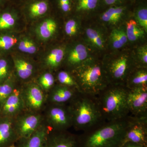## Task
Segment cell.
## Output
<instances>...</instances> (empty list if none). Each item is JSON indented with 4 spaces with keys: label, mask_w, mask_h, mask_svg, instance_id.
Wrapping results in <instances>:
<instances>
[{
    "label": "cell",
    "mask_w": 147,
    "mask_h": 147,
    "mask_svg": "<svg viewBox=\"0 0 147 147\" xmlns=\"http://www.w3.org/2000/svg\"><path fill=\"white\" fill-rule=\"evenodd\" d=\"M127 142L147 147V117H136L127 130L123 144Z\"/></svg>",
    "instance_id": "30bf717a"
},
{
    "label": "cell",
    "mask_w": 147,
    "mask_h": 147,
    "mask_svg": "<svg viewBox=\"0 0 147 147\" xmlns=\"http://www.w3.org/2000/svg\"><path fill=\"white\" fill-rule=\"evenodd\" d=\"M16 23V18L12 13L5 12L0 16V30L11 28Z\"/></svg>",
    "instance_id": "f546056e"
},
{
    "label": "cell",
    "mask_w": 147,
    "mask_h": 147,
    "mask_svg": "<svg viewBox=\"0 0 147 147\" xmlns=\"http://www.w3.org/2000/svg\"><path fill=\"white\" fill-rule=\"evenodd\" d=\"M10 77V66L8 61L5 59H0V84Z\"/></svg>",
    "instance_id": "1f68e13d"
},
{
    "label": "cell",
    "mask_w": 147,
    "mask_h": 147,
    "mask_svg": "<svg viewBox=\"0 0 147 147\" xmlns=\"http://www.w3.org/2000/svg\"><path fill=\"white\" fill-rule=\"evenodd\" d=\"M121 147H147L144 146L137 144L134 143H131V142H127L123 144Z\"/></svg>",
    "instance_id": "8d00e7d4"
},
{
    "label": "cell",
    "mask_w": 147,
    "mask_h": 147,
    "mask_svg": "<svg viewBox=\"0 0 147 147\" xmlns=\"http://www.w3.org/2000/svg\"><path fill=\"white\" fill-rule=\"evenodd\" d=\"M124 9L122 7H113L105 11L101 16L104 22L110 24H115L121 18Z\"/></svg>",
    "instance_id": "603a6c76"
},
{
    "label": "cell",
    "mask_w": 147,
    "mask_h": 147,
    "mask_svg": "<svg viewBox=\"0 0 147 147\" xmlns=\"http://www.w3.org/2000/svg\"><path fill=\"white\" fill-rule=\"evenodd\" d=\"M6 147H16V146H15L14 144H12L10 145V146H8Z\"/></svg>",
    "instance_id": "ab89813d"
},
{
    "label": "cell",
    "mask_w": 147,
    "mask_h": 147,
    "mask_svg": "<svg viewBox=\"0 0 147 147\" xmlns=\"http://www.w3.org/2000/svg\"><path fill=\"white\" fill-rule=\"evenodd\" d=\"M18 49L23 53L33 54L36 53L37 48L35 43L28 38H24L19 42Z\"/></svg>",
    "instance_id": "f1b7e54d"
},
{
    "label": "cell",
    "mask_w": 147,
    "mask_h": 147,
    "mask_svg": "<svg viewBox=\"0 0 147 147\" xmlns=\"http://www.w3.org/2000/svg\"><path fill=\"white\" fill-rule=\"evenodd\" d=\"M22 93L25 107L30 112L38 113L43 107L45 101V95L38 84H29L22 90Z\"/></svg>",
    "instance_id": "9c48e42d"
},
{
    "label": "cell",
    "mask_w": 147,
    "mask_h": 147,
    "mask_svg": "<svg viewBox=\"0 0 147 147\" xmlns=\"http://www.w3.org/2000/svg\"><path fill=\"white\" fill-rule=\"evenodd\" d=\"M138 57L141 63V67L146 68L147 64V48L146 46L139 47L138 49Z\"/></svg>",
    "instance_id": "d590c367"
},
{
    "label": "cell",
    "mask_w": 147,
    "mask_h": 147,
    "mask_svg": "<svg viewBox=\"0 0 147 147\" xmlns=\"http://www.w3.org/2000/svg\"><path fill=\"white\" fill-rule=\"evenodd\" d=\"M87 48L83 44L76 45L69 52L67 58L69 66L72 67V70L87 61L88 58Z\"/></svg>",
    "instance_id": "e0dca14e"
},
{
    "label": "cell",
    "mask_w": 147,
    "mask_h": 147,
    "mask_svg": "<svg viewBox=\"0 0 147 147\" xmlns=\"http://www.w3.org/2000/svg\"><path fill=\"white\" fill-rule=\"evenodd\" d=\"M79 92L97 95L109 85L103 64L87 60L72 70Z\"/></svg>",
    "instance_id": "277c9868"
},
{
    "label": "cell",
    "mask_w": 147,
    "mask_h": 147,
    "mask_svg": "<svg viewBox=\"0 0 147 147\" xmlns=\"http://www.w3.org/2000/svg\"><path fill=\"white\" fill-rule=\"evenodd\" d=\"M135 118L129 115L116 120L102 121L78 135L79 147H121Z\"/></svg>",
    "instance_id": "6da1fadb"
},
{
    "label": "cell",
    "mask_w": 147,
    "mask_h": 147,
    "mask_svg": "<svg viewBox=\"0 0 147 147\" xmlns=\"http://www.w3.org/2000/svg\"><path fill=\"white\" fill-rule=\"evenodd\" d=\"M59 4L60 7L65 5L70 4L69 0H59Z\"/></svg>",
    "instance_id": "74e56055"
},
{
    "label": "cell",
    "mask_w": 147,
    "mask_h": 147,
    "mask_svg": "<svg viewBox=\"0 0 147 147\" xmlns=\"http://www.w3.org/2000/svg\"><path fill=\"white\" fill-rule=\"evenodd\" d=\"M78 24L76 21L70 19L65 23V31L69 36H71L76 34L78 30Z\"/></svg>",
    "instance_id": "e575fe53"
},
{
    "label": "cell",
    "mask_w": 147,
    "mask_h": 147,
    "mask_svg": "<svg viewBox=\"0 0 147 147\" xmlns=\"http://www.w3.org/2000/svg\"><path fill=\"white\" fill-rule=\"evenodd\" d=\"M136 19L138 25L144 31H147V9L146 8L140 9L137 11L136 14Z\"/></svg>",
    "instance_id": "d6a6232c"
},
{
    "label": "cell",
    "mask_w": 147,
    "mask_h": 147,
    "mask_svg": "<svg viewBox=\"0 0 147 147\" xmlns=\"http://www.w3.org/2000/svg\"><path fill=\"white\" fill-rule=\"evenodd\" d=\"M86 34L88 39L94 46L99 49L103 48L104 41L99 32L94 29L89 28L86 30Z\"/></svg>",
    "instance_id": "83f0119b"
},
{
    "label": "cell",
    "mask_w": 147,
    "mask_h": 147,
    "mask_svg": "<svg viewBox=\"0 0 147 147\" xmlns=\"http://www.w3.org/2000/svg\"><path fill=\"white\" fill-rule=\"evenodd\" d=\"M44 147H79L78 135L68 131L52 130Z\"/></svg>",
    "instance_id": "8fae6325"
},
{
    "label": "cell",
    "mask_w": 147,
    "mask_h": 147,
    "mask_svg": "<svg viewBox=\"0 0 147 147\" xmlns=\"http://www.w3.org/2000/svg\"><path fill=\"white\" fill-rule=\"evenodd\" d=\"M105 73L110 84L125 86V82L133 70L128 58L121 56L103 64Z\"/></svg>",
    "instance_id": "8992f818"
},
{
    "label": "cell",
    "mask_w": 147,
    "mask_h": 147,
    "mask_svg": "<svg viewBox=\"0 0 147 147\" xmlns=\"http://www.w3.org/2000/svg\"><path fill=\"white\" fill-rule=\"evenodd\" d=\"M50 105L46 111V119L52 130L67 131L72 127V118L68 105Z\"/></svg>",
    "instance_id": "5b68a950"
},
{
    "label": "cell",
    "mask_w": 147,
    "mask_h": 147,
    "mask_svg": "<svg viewBox=\"0 0 147 147\" xmlns=\"http://www.w3.org/2000/svg\"><path fill=\"white\" fill-rule=\"evenodd\" d=\"M43 118L38 113L30 112L14 119V126L17 142L27 139L42 124Z\"/></svg>",
    "instance_id": "52a82bcc"
},
{
    "label": "cell",
    "mask_w": 147,
    "mask_h": 147,
    "mask_svg": "<svg viewBox=\"0 0 147 147\" xmlns=\"http://www.w3.org/2000/svg\"><path fill=\"white\" fill-rule=\"evenodd\" d=\"M51 131L48 125L42 123L30 137L18 142V147H44Z\"/></svg>",
    "instance_id": "9a60e30c"
},
{
    "label": "cell",
    "mask_w": 147,
    "mask_h": 147,
    "mask_svg": "<svg viewBox=\"0 0 147 147\" xmlns=\"http://www.w3.org/2000/svg\"><path fill=\"white\" fill-rule=\"evenodd\" d=\"M79 92L77 90L58 84L49 91L47 99L50 104L67 105Z\"/></svg>",
    "instance_id": "4fadbf2b"
},
{
    "label": "cell",
    "mask_w": 147,
    "mask_h": 147,
    "mask_svg": "<svg viewBox=\"0 0 147 147\" xmlns=\"http://www.w3.org/2000/svg\"><path fill=\"white\" fill-rule=\"evenodd\" d=\"M118 0H104L105 3L108 5H112L117 1Z\"/></svg>",
    "instance_id": "f35d334b"
},
{
    "label": "cell",
    "mask_w": 147,
    "mask_h": 147,
    "mask_svg": "<svg viewBox=\"0 0 147 147\" xmlns=\"http://www.w3.org/2000/svg\"><path fill=\"white\" fill-rule=\"evenodd\" d=\"M48 9V3L46 1H38L30 6L29 14L32 18H37L44 15L47 12Z\"/></svg>",
    "instance_id": "d4e9b609"
},
{
    "label": "cell",
    "mask_w": 147,
    "mask_h": 147,
    "mask_svg": "<svg viewBox=\"0 0 147 147\" xmlns=\"http://www.w3.org/2000/svg\"><path fill=\"white\" fill-rule=\"evenodd\" d=\"M63 48L57 47L51 50L45 58V63L49 68L55 69L61 65L64 57Z\"/></svg>",
    "instance_id": "ffe728a7"
},
{
    "label": "cell",
    "mask_w": 147,
    "mask_h": 147,
    "mask_svg": "<svg viewBox=\"0 0 147 147\" xmlns=\"http://www.w3.org/2000/svg\"><path fill=\"white\" fill-rule=\"evenodd\" d=\"M98 0H79L77 10L85 11L94 9L96 7Z\"/></svg>",
    "instance_id": "836d02e7"
},
{
    "label": "cell",
    "mask_w": 147,
    "mask_h": 147,
    "mask_svg": "<svg viewBox=\"0 0 147 147\" xmlns=\"http://www.w3.org/2000/svg\"><path fill=\"white\" fill-rule=\"evenodd\" d=\"M13 80L10 78L0 84V108L15 89Z\"/></svg>",
    "instance_id": "484cf974"
},
{
    "label": "cell",
    "mask_w": 147,
    "mask_h": 147,
    "mask_svg": "<svg viewBox=\"0 0 147 147\" xmlns=\"http://www.w3.org/2000/svg\"><path fill=\"white\" fill-rule=\"evenodd\" d=\"M67 105L76 131H86L104 121L96 95L79 92Z\"/></svg>",
    "instance_id": "7a4b0ae2"
},
{
    "label": "cell",
    "mask_w": 147,
    "mask_h": 147,
    "mask_svg": "<svg viewBox=\"0 0 147 147\" xmlns=\"http://www.w3.org/2000/svg\"><path fill=\"white\" fill-rule=\"evenodd\" d=\"M17 39L15 37L4 35L0 36V49L7 50H9L17 43Z\"/></svg>",
    "instance_id": "4dcf8cb0"
},
{
    "label": "cell",
    "mask_w": 147,
    "mask_h": 147,
    "mask_svg": "<svg viewBox=\"0 0 147 147\" xmlns=\"http://www.w3.org/2000/svg\"><path fill=\"white\" fill-rule=\"evenodd\" d=\"M59 84L74 89L79 92V87L73 75L66 71H61L57 75Z\"/></svg>",
    "instance_id": "cb8c5ba5"
},
{
    "label": "cell",
    "mask_w": 147,
    "mask_h": 147,
    "mask_svg": "<svg viewBox=\"0 0 147 147\" xmlns=\"http://www.w3.org/2000/svg\"><path fill=\"white\" fill-rule=\"evenodd\" d=\"M144 31L139 26L137 22L131 20L127 24L126 34L127 39L131 42L136 41L144 36Z\"/></svg>",
    "instance_id": "44dd1931"
},
{
    "label": "cell",
    "mask_w": 147,
    "mask_h": 147,
    "mask_svg": "<svg viewBox=\"0 0 147 147\" xmlns=\"http://www.w3.org/2000/svg\"><path fill=\"white\" fill-rule=\"evenodd\" d=\"M128 91L125 86L109 84L96 95L104 121L116 120L130 115L127 104Z\"/></svg>",
    "instance_id": "3957f363"
},
{
    "label": "cell",
    "mask_w": 147,
    "mask_h": 147,
    "mask_svg": "<svg viewBox=\"0 0 147 147\" xmlns=\"http://www.w3.org/2000/svg\"><path fill=\"white\" fill-rule=\"evenodd\" d=\"M13 63L17 76L20 79L26 80L32 76L34 67L31 63L20 58H14Z\"/></svg>",
    "instance_id": "d6986e66"
},
{
    "label": "cell",
    "mask_w": 147,
    "mask_h": 147,
    "mask_svg": "<svg viewBox=\"0 0 147 147\" xmlns=\"http://www.w3.org/2000/svg\"><path fill=\"white\" fill-rule=\"evenodd\" d=\"M55 77L50 72H45L40 75L38 79V85L43 91L49 92L55 85Z\"/></svg>",
    "instance_id": "4316f807"
},
{
    "label": "cell",
    "mask_w": 147,
    "mask_h": 147,
    "mask_svg": "<svg viewBox=\"0 0 147 147\" xmlns=\"http://www.w3.org/2000/svg\"><path fill=\"white\" fill-rule=\"evenodd\" d=\"M57 25L55 20L46 18L41 22L36 28V33L40 39L47 40L51 38L57 31Z\"/></svg>",
    "instance_id": "ac0fdd59"
},
{
    "label": "cell",
    "mask_w": 147,
    "mask_h": 147,
    "mask_svg": "<svg viewBox=\"0 0 147 147\" xmlns=\"http://www.w3.org/2000/svg\"><path fill=\"white\" fill-rule=\"evenodd\" d=\"M127 104L131 115L138 118L147 117V88L128 89Z\"/></svg>",
    "instance_id": "ba28073f"
},
{
    "label": "cell",
    "mask_w": 147,
    "mask_h": 147,
    "mask_svg": "<svg viewBox=\"0 0 147 147\" xmlns=\"http://www.w3.org/2000/svg\"><path fill=\"white\" fill-rule=\"evenodd\" d=\"M127 40L126 32L123 29H115L110 34V43L114 49L121 48L126 44Z\"/></svg>",
    "instance_id": "7402d4cb"
},
{
    "label": "cell",
    "mask_w": 147,
    "mask_h": 147,
    "mask_svg": "<svg viewBox=\"0 0 147 147\" xmlns=\"http://www.w3.org/2000/svg\"><path fill=\"white\" fill-rule=\"evenodd\" d=\"M25 107L22 90L15 88L12 93L0 108V116L14 117Z\"/></svg>",
    "instance_id": "7c38bea8"
},
{
    "label": "cell",
    "mask_w": 147,
    "mask_h": 147,
    "mask_svg": "<svg viewBox=\"0 0 147 147\" xmlns=\"http://www.w3.org/2000/svg\"><path fill=\"white\" fill-rule=\"evenodd\" d=\"M128 75L125 86L128 89L138 88H147L146 68L136 67Z\"/></svg>",
    "instance_id": "2e32d148"
},
{
    "label": "cell",
    "mask_w": 147,
    "mask_h": 147,
    "mask_svg": "<svg viewBox=\"0 0 147 147\" xmlns=\"http://www.w3.org/2000/svg\"><path fill=\"white\" fill-rule=\"evenodd\" d=\"M14 117L0 116V147H6L17 142Z\"/></svg>",
    "instance_id": "5bb4252c"
}]
</instances>
